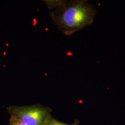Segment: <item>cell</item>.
I'll list each match as a JSON object with an SVG mask.
<instances>
[{"instance_id": "7a4b0ae2", "label": "cell", "mask_w": 125, "mask_h": 125, "mask_svg": "<svg viewBox=\"0 0 125 125\" xmlns=\"http://www.w3.org/2000/svg\"><path fill=\"white\" fill-rule=\"evenodd\" d=\"M10 117L27 125H44L52 109L40 104L30 106H11L7 107Z\"/></svg>"}, {"instance_id": "6da1fadb", "label": "cell", "mask_w": 125, "mask_h": 125, "mask_svg": "<svg viewBox=\"0 0 125 125\" xmlns=\"http://www.w3.org/2000/svg\"><path fill=\"white\" fill-rule=\"evenodd\" d=\"M51 10L50 15L58 30L66 36L72 35L94 22L97 10L85 0H44Z\"/></svg>"}, {"instance_id": "3957f363", "label": "cell", "mask_w": 125, "mask_h": 125, "mask_svg": "<svg viewBox=\"0 0 125 125\" xmlns=\"http://www.w3.org/2000/svg\"><path fill=\"white\" fill-rule=\"evenodd\" d=\"M44 125H73V124H69L59 121L54 118L52 115H51L47 120V121H46L45 124Z\"/></svg>"}, {"instance_id": "5b68a950", "label": "cell", "mask_w": 125, "mask_h": 125, "mask_svg": "<svg viewBox=\"0 0 125 125\" xmlns=\"http://www.w3.org/2000/svg\"><path fill=\"white\" fill-rule=\"evenodd\" d=\"M73 125H79V122H78V121H75L74 122V123H73Z\"/></svg>"}, {"instance_id": "277c9868", "label": "cell", "mask_w": 125, "mask_h": 125, "mask_svg": "<svg viewBox=\"0 0 125 125\" xmlns=\"http://www.w3.org/2000/svg\"><path fill=\"white\" fill-rule=\"evenodd\" d=\"M9 125H27L21 121L15 119L12 117L10 118Z\"/></svg>"}]
</instances>
